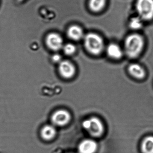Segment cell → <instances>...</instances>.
<instances>
[{
  "mask_svg": "<svg viewBox=\"0 0 153 153\" xmlns=\"http://www.w3.org/2000/svg\"><path fill=\"white\" fill-rule=\"evenodd\" d=\"M144 41L142 36L137 34L128 36L125 40V53L128 57L135 58L142 53Z\"/></svg>",
  "mask_w": 153,
  "mask_h": 153,
  "instance_id": "1",
  "label": "cell"
},
{
  "mask_svg": "<svg viewBox=\"0 0 153 153\" xmlns=\"http://www.w3.org/2000/svg\"><path fill=\"white\" fill-rule=\"evenodd\" d=\"M84 44L88 52L94 55L100 54L104 48L103 39L95 33H89L86 35L84 37Z\"/></svg>",
  "mask_w": 153,
  "mask_h": 153,
  "instance_id": "2",
  "label": "cell"
},
{
  "mask_svg": "<svg viewBox=\"0 0 153 153\" xmlns=\"http://www.w3.org/2000/svg\"><path fill=\"white\" fill-rule=\"evenodd\" d=\"M82 126L91 135L94 137L101 136L104 131L103 124L99 119L96 117L85 120L83 122Z\"/></svg>",
  "mask_w": 153,
  "mask_h": 153,
  "instance_id": "3",
  "label": "cell"
},
{
  "mask_svg": "<svg viewBox=\"0 0 153 153\" xmlns=\"http://www.w3.org/2000/svg\"><path fill=\"white\" fill-rule=\"evenodd\" d=\"M136 9L140 18L150 20L153 18V0H137Z\"/></svg>",
  "mask_w": 153,
  "mask_h": 153,
  "instance_id": "4",
  "label": "cell"
},
{
  "mask_svg": "<svg viewBox=\"0 0 153 153\" xmlns=\"http://www.w3.org/2000/svg\"><path fill=\"white\" fill-rule=\"evenodd\" d=\"M71 115L65 110L57 111L52 115L51 120L55 126H63L69 123L71 120Z\"/></svg>",
  "mask_w": 153,
  "mask_h": 153,
  "instance_id": "5",
  "label": "cell"
},
{
  "mask_svg": "<svg viewBox=\"0 0 153 153\" xmlns=\"http://www.w3.org/2000/svg\"><path fill=\"white\" fill-rule=\"evenodd\" d=\"M47 45L51 50L57 51L63 46V39L62 37L56 33L49 34L46 39Z\"/></svg>",
  "mask_w": 153,
  "mask_h": 153,
  "instance_id": "6",
  "label": "cell"
},
{
  "mask_svg": "<svg viewBox=\"0 0 153 153\" xmlns=\"http://www.w3.org/2000/svg\"><path fill=\"white\" fill-rule=\"evenodd\" d=\"M58 70L60 75L67 79L72 78L75 72L74 65L68 61H62L59 64Z\"/></svg>",
  "mask_w": 153,
  "mask_h": 153,
  "instance_id": "7",
  "label": "cell"
},
{
  "mask_svg": "<svg viewBox=\"0 0 153 153\" xmlns=\"http://www.w3.org/2000/svg\"><path fill=\"white\" fill-rule=\"evenodd\" d=\"M97 143L91 139H85L82 141L78 146L80 153H94L97 150Z\"/></svg>",
  "mask_w": 153,
  "mask_h": 153,
  "instance_id": "8",
  "label": "cell"
},
{
  "mask_svg": "<svg viewBox=\"0 0 153 153\" xmlns=\"http://www.w3.org/2000/svg\"><path fill=\"white\" fill-rule=\"evenodd\" d=\"M128 71L129 74L138 79L144 78L146 76V71L144 69L138 64H131L128 67Z\"/></svg>",
  "mask_w": 153,
  "mask_h": 153,
  "instance_id": "9",
  "label": "cell"
},
{
  "mask_svg": "<svg viewBox=\"0 0 153 153\" xmlns=\"http://www.w3.org/2000/svg\"><path fill=\"white\" fill-rule=\"evenodd\" d=\"M107 53L110 58L119 59L123 56L124 51L118 45L112 43L107 47Z\"/></svg>",
  "mask_w": 153,
  "mask_h": 153,
  "instance_id": "10",
  "label": "cell"
},
{
  "mask_svg": "<svg viewBox=\"0 0 153 153\" xmlns=\"http://www.w3.org/2000/svg\"><path fill=\"white\" fill-rule=\"evenodd\" d=\"M67 35L71 39L77 41L82 38L84 35L83 31L81 27L73 25L68 29Z\"/></svg>",
  "mask_w": 153,
  "mask_h": 153,
  "instance_id": "11",
  "label": "cell"
},
{
  "mask_svg": "<svg viewBox=\"0 0 153 153\" xmlns=\"http://www.w3.org/2000/svg\"><path fill=\"white\" fill-rule=\"evenodd\" d=\"M56 134V130L54 126L46 125L43 127L41 130V136L46 140L53 139Z\"/></svg>",
  "mask_w": 153,
  "mask_h": 153,
  "instance_id": "12",
  "label": "cell"
},
{
  "mask_svg": "<svg viewBox=\"0 0 153 153\" xmlns=\"http://www.w3.org/2000/svg\"><path fill=\"white\" fill-rule=\"evenodd\" d=\"M107 0H90L89 6L93 11H100L106 5Z\"/></svg>",
  "mask_w": 153,
  "mask_h": 153,
  "instance_id": "13",
  "label": "cell"
},
{
  "mask_svg": "<svg viewBox=\"0 0 153 153\" xmlns=\"http://www.w3.org/2000/svg\"><path fill=\"white\" fill-rule=\"evenodd\" d=\"M142 150L143 153H153V137H148L144 140Z\"/></svg>",
  "mask_w": 153,
  "mask_h": 153,
  "instance_id": "14",
  "label": "cell"
},
{
  "mask_svg": "<svg viewBox=\"0 0 153 153\" xmlns=\"http://www.w3.org/2000/svg\"><path fill=\"white\" fill-rule=\"evenodd\" d=\"M130 27L134 30L140 29L143 27L142 19L141 18H134L132 19L130 21Z\"/></svg>",
  "mask_w": 153,
  "mask_h": 153,
  "instance_id": "15",
  "label": "cell"
},
{
  "mask_svg": "<svg viewBox=\"0 0 153 153\" xmlns=\"http://www.w3.org/2000/svg\"><path fill=\"white\" fill-rule=\"evenodd\" d=\"M63 49L65 53L67 55H72L76 50L75 47L72 44H66L63 47Z\"/></svg>",
  "mask_w": 153,
  "mask_h": 153,
  "instance_id": "16",
  "label": "cell"
},
{
  "mask_svg": "<svg viewBox=\"0 0 153 153\" xmlns=\"http://www.w3.org/2000/svg\"><path fill=\"white\" fill-rule=\"evenodd\" d=\"M52 59H53V61L56 63H60L62 62L61 61L62 58H61V56L60 55L57 54L54 55L53 57H52Z\"/></svg>",
  "mask_w": 153,
  "mask_h": 153,
  "instance_id": "17",
  "label": "cell"
},
{
  "mask_svg": "<svg viewBox=\"0 0 153 153\" xmlns=\"http://www.w3.org/2000/svg\"><path fill=\"white\" fill-rule=\"evenodd\" d=\"M18 1H23V0H18Z\"/></svg>",
  "mask_w": 153,
  "mask_h": 153,
  "instance_id": "18",
  "label": "cell"
}]
</instances>
